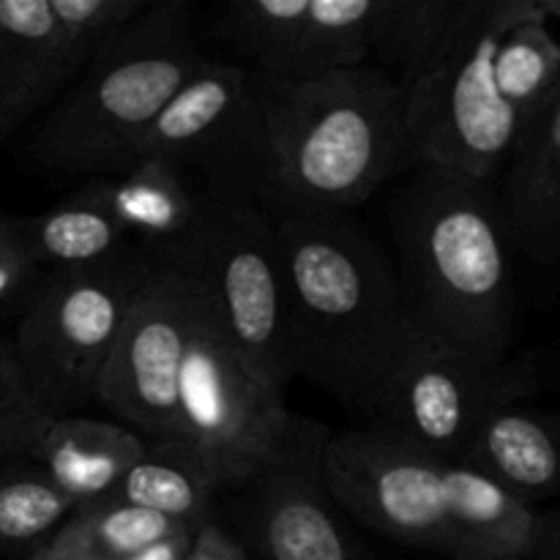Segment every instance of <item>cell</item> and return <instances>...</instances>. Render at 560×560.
<instances>
[{
  "label": "cell",
  "instance_id": "cell-14",
  "mask_svg": "<svg viewBox=\"0 0 560 560\" xmlns=\"http://www.w3.org/2000/svg\"><path fill=\"white\" fill-rule=\"evenodd\" d=\"M151 0H0V145L66 91L93 49Z\"/></svg>",
  "mask_w": 560,
  "mask_h": 560
},
{
  "label": "cell",
  "instance_id": "cell-29",
  "mask_svg": "<svg viewBox=\"0 0 560 560\" xmlns=\"http://www.w3.org/2000/svg\"><path fill=\"white\" fill-rule=\"evenodd\" d=\"M530 560H560V501L539 506L536 512V536Z\"/></svg>",
  "mask_w": 560,
  "mask_h": 560
},
{
  "label": "cell",
  "instance_id": "cell-30",
  "mask_svg": "<svg viewBox=\"0 0 560 560\" xmlns=\"http://www.w3.org/2000/svg\"><path fill=\"white\" fill-rule=\"evenodd\" d=\"M14 405H33V402L27 399L25 386H22L11 339L0 337V408H14Z\"/></svg>",
  "mask_w": 560,
  "mask_h": 560
},
{
  "label": "cell",
  "instance_id": "cell-22",
  "mask_svg": "<svg viewBox=\"0 0 560 560\" xmlns=\"http://www.w3.org/2000/svg\"><path fill=\"white\" fill-rule=\"evenodd\" d=\"M104 501L129 503L197 530L217 520L219 487L184 446L148 443L140 463L131 465Z\"/></svg>",
  "mask_w": 560,
  "mask_h": 560
},
{
  "label": "cell",
  "instance_id": "cell-15",
  "mask_svg": "<svg viewBox=\"0 0 560 560\" xmlns=\"http://www.w3.org/2000/svg\"><path fill=\"white\" fill-rule=\"evenodd\" d=\"M375 0H224L200 14L202 38L233 63L273 80H315L370 63Z\"/></svg>",
  "mask_w": 560,
  "mask_h": 560
},
{
  "label": "cell",
  "instance_id": "cell-5",
  "mask_svg": "<svg viewBox=\"0 0 560 560\" xmlns=\"http://www.w3.org/2000/svg\"><path fill=\"white\" fill-rule=\"evenodd\" d=\"M277 164L273 211H345L413 170L402 85L361 63L315 80L252 71ZM271 211V213H273Z\"/></svg>",
  "mask_w": 560,
  "mask_h": 560
},
{
  "label": "cell",
  "instance_id": "cell-11",
  "mask_svg": "<svg viewBox=\"0 0 560 560\" xmlns=\"http://www.w3.org/2000/svg\"><path fill=\"white\" fill-rule=\"evenodd\" d=\"M536 11L539 0H495L485 27L454 58L402 88L413 170L492 180L520 131V118L498 93L495 49Z\"/></svg>",
  "mask_w": 560,
  "mask_h": 560
},
{
  "label": "cell",
  "instance_id": "cell-10",
  "mask_svg": "<svg viewBox=\"0 0 560 560\" xmlns=\"http://www.w3.org/2000/svg\"><path fill=\"white\" fill-rule=\"evenodd\" d=\"M331 430L293 413L255 476L219 492L217 523L255 560H377L326 485Z\"/></svg>",
  "mask_w": 560,
  "mask_h": 560
},
{
  "label": "cell",
  "instance_id": "cell-2",
  "mask_svg": "<svg viewBox=\"0 0 560 560\" xmlns=\"http://www.w3.org/2000/svg\"><path fill=\"white\" fill-rule=\"evenodd\" d=\"M208 60L200 9L191 0H151L109 33L66 91L22 129V159L55 180L124 175L140 162L162 109Z\"/></svg>",
  "mask_w": 560,
  "mask_h": 560
},
{
  "label": "cell",
  "instance_id": "cell-8",
  "mask_svg": "<svg viewBox=\"0 0 560 560\" xmlns=\"http://www.w3.org/2000/svg\"><path fill=\"white\" fill-rule=\"evenodd\" d=\"M156 262L191 279L222 337L257 381L277 394L288 392L295 372L271 213L206 200L195 235Z\"/></svg>",
  "mask_w": 560,
  "mask_h": 560
},
{
  "label": "cell",
  "instance_id": "cell-25",
  "mask_svg": "<svg viewBox=\"0 0 560 560\" xmlns=\"http://www.w3.org/2000/svg\"><path fill=\"white\" fill-rule=\"evenodd\" d=\"M180 530L191 528L129 503L98 501L74 509L49 545L80 560H120Z\"/></svg>",
  "mask_w": 560,
  "mask_h": 560
},
{
  "label": "cell",
  "instance_id": "cell-1",
  "mask_svg": "<svg viewBox=\"0 0 560 560\" xmlns=\"http://www.w3.org/2000/svg\"><path fill=\"white\" fill-rule=\"evenodd\" d=\"M295 377L364 413L408 326L397 268L353 213L273 211Z\"/></svg>",
  "mask_w": 560,
  "mask_h": 560
},
{
  "label": "cell",
  "instance_id": "cell-3",
  "mask_svg": "<svg viewBox=\"0 0 560 560\" xmlns=\"http://www.w3.org/2000/svg\"><path fill=\"white\" fill-rule=\"evenodd\" d=\"M388 230L410 320L476 353L512 355L514 257L490 180L410 170L388 202Z\"/></svg>",
  "mask_w": 560,
  "mask_h": 560
},
{
  "label": "cell",
  "instance_id": "cell-19",
  "mask_svg": "<svg viewBox=\"0 0 560 560\" xmlns=\"http://www.w3.org/2000/svg\"><path fill=\"white\" fill-rule=\"evenodd\" d=\"M539 509L560 501V410L503 408L487 421L463 463Z\"/></svg>",
  "mask_w": 560,
  "mask_h": 560
},
{
  "label": "cell",
  "instance_id": "cell-23",
  "mask_svg": "<svg viewBox=\"0 0 560 560\" xmlns=\"http://www.w3.org/2000/svg\"><path fill=\"white\" fill-rule=\"evenodd\" d=\"M495 85L520 124L539 113L560 88V42L539 11L506 31L495 49Z\"/></svg>",
  "mask_w": 560,
  "mask_h": 560
},
{
  "label": "cell",
  "instance_id": "cell-4",
  "mask_svg": "<svg viewBox=\"0 0 560 560\" xmlns=\"http://www.w3.org/2000/svg\"><path fill=\"white\" fill-rule=\"evenodd\" d=\"M326 485L353 523L448 560H530L536 512L468 465L383 432H331Z\"/></svg>",
  "mask_w": 560,
  "mask_h": 560
},
{
  "label": "cell",
  "instance_id": "cell-33",
  "mask_svg": "<svg viewBox=\"0 0 560 560\" xmlns=\"http://www.w3.org/2000/svg\"><path fill=\"white\" fill-rule=\"evenodd\" d=\"M541 11L547 14V20H558L560 22V0H539Z\"/></svg>",
  "mask_w": 560,
  "mask_h": 560
},
{
  "label": "cell",
  "instance_id": "cell-16",
  "mask_svg": "<svg viewBox=\"0 0 560 560\" xmlns=\"http://www.w3.org/2000/svg\"><path fill=\"white\" fill-rule=\"evenodd\" d=\"M490 184L512 257L536 271H560V88L520 124Z\"/></svg>",
  "mask_w": 560,
  "mask_h": 560
},
{
  "label": "cell",
  "instance_id": "cell-13",
  "mask_svg": "<svg viewBox=\"0 0 560 560\" xmlns=\"http://www.w3.org/2000/svg\"><path fill=\"white\" fill-rule=\"evenodd\" d=\"M195 312V284L153 262L98 383L96 402L148 443H175L178 435V383Z\"/></svg>",
  "mask_w": 560,
  "mask_h": 560
},
{
  "label": "cell",
  "instance_id": "cell-9",
  "mask_svg": "<svg viewBox=\"0 0 560 560\" xmlns=\"http://www.w3.org/2000/svg\"><path fill=\"white\" fill-rule=\"evenodd\" d=\"M140 159L170 164L197 197L217 206L277 208V164L252 71L211 58L162 109Z\"/></svg>",
  "mask_w": 560,
  "mask_h": 560
},
{
  "label": "cell",
  "instance_id": "cell-7",
  "mask_svg": "<svg viewBox=\"0 0 560 560\" xmlns=\"http://www.w3.org/2000/svg\"><path fill=\"white\" fill-rule=\"evenodd\" d=\"M153 260L145 252L82 271L44 273L11 337L27 399L47 419L96 402L131 301Z\"/></svg>",
  "mask_w": 560,
  "mask_h": 560
},
{
  "label": "cell",
  "instance_id": "cell-12",
  "mask_svg": "<svg viewBox=\"0 0 560 560\" xmlns=\"http://www.w3.org/2000/svg\"><path fill=\"white\" fill-rule=\"evenodd\" d=\"M195 334L180 370L175 443L200 459L222 492L244 485L273 457L288 435L293 410L284 394L271 392L246 370L200 290L195 288Z\"/></svg>",
  "mask_w": 560,
  "mask_h": 560
},
{
  "label": "cell",
  "instance_id": "cell-17",
  "mask_svg": "<svg viewBox=\"0 0 560 560\" xmlns=\"http://www.w3.org/2000/svg\"><path fill=\"white\" fill-rule=\"evenodd\" d=\"M495 0H375L366 52L397 85L441 69L490 20Z\"/></svg>",
  "mask_w": 560,
  "mask_h": 560
},
{
  "label": "cell",
  "instance_id": "cell-31",
  "mask_svg": "<svg viewBox=\"0 0 560 560\" xmlns=\"http://www.w3.org/2000/svg\"><path fill=\"white\" fill-rule=\"evenodd\" d=\"M191 539H195V530H180V534L167 536V539L156 541V545L120 560H186L191 550Z\"/></svg>",
  "mask_w": 560,
  "mask_h": 560
},
{
  "label": "cell",
  "instance_id": "cell-24",
  "mask_svg": "<svg viewBox=\"0 0 560 560\" xmlns=\"http://www.w3.org/2000/svg\"><path fill=\"white\" fill-rule=\"evenodd\" d=\"M74 514V503L44 476L31 454L0 459V552L47 545Z\"/></svg>",
  "mask_w": 560,
  "mask_h": 560
},
{
  "label": "cell",
  "instance_id": "cell-27",
  "mask_svg": "<svg viewBox=\"0 0 560 560\" xmlns=\"http://www.w3.org/2000/svg\"><path fill=\"white\" fill-rule=\"evenodd\" d=\"M47 416L38 413L33 405L0 408V459L31 454L33 441L44 427Z\"/></svg>",
  "mask_w": 560,
  "mask_h": 560
},
{
  "label": "cell",
  "instance_id": "cell-6",
  "mask_svg": "<svg viewBox=\"0 0 560 560\" xmlns=\"http://www.w3.org/2000/svg\"><path fill=\"white\" fill-rule=\"evenodd\" d=\"M547 386L541 350L485 355L410 320L364 416L366 430L410 443L443 463H463L481 427Z\"/></svg>",
  "mask_w": 560,
  "mask_h": 560
},
{
  "label": "cell",
  "instance_id": "cell-20",
  "mask_svg": "<svg viewBox=\"0 0 560 560\" xmlns=\"http://www.w3.org/2000/svg\"><path fill=\"white\" fill-rule=\"evenodd\" d=\"M85 184L153 262L195 235L206 208V200L159 159H140L124 175Z\"/></svg>",
  "mask_w": 560,
  "mask_h": 560
},
{
  "label": "cell",
  "instance_id": "cell-28",
  "mask_svg": "<svg viewBox=\"0 0 560 560\" xmlns=\"http://www.w3.org/2000/svg\"><path fill=\"white\" fill-rule=\"evenodd\" d=\"M186 560H255L222 525L213 520V523L202 525L195 530V539H191V550Z\"/></svg>",
  "mask_w": 560,
  "mask_h": 560
},
{
  "label": "cell",
  "instance_id": "cell-18",
  "mask_svg": "<svg viewBox=\"0 0 560 560\" xmlns=\"http://www.w3.org/2000/svg\"><path fill=\"white\" fill-rule=\"evenodd\" d=\"M145 448V438L118 421L60 416L44 421L31 459L74 509H82L104 501Z\"/></svg>",
  "mask_w": 560,
  "mask_h": 560
},
{
  "label": "cell",
  "instance_id": "cell-26",
  "mask_svg": "<svg viewBox=\"0 0 560 560\" xmlns=\"http://www.w3.org/2000/svg\"><path fill=\"white\" fill-rule=\"evenodd\" d=\"M44 279L42 266L31 257L16 233L14 213L0 211V310L25 306Z\"/></svg>",
  "mask_w": 560,
  "mask_h": 560
},
{
  "label": "cell",
  "instance_id": "cell-21",
  "mask_svg": "<svg viewBox=\"0 0 560 560\" xmlns=\"http://www.w3.org/2000/svg\"><path fill=\"white\" fill-rule=\"evenodd\" d=\"M14 224L44 273L109 266L142 252L88 184L71 189L47 211L14 217Z\"/></svg>",
  "mask_w": 560,
  "mask_h": 560
},
{
  "label": "cell",
  "instance_id": "cell-32",
  "mask_svg": "<svg viewBox=\"0 0 560 560\" xmlns=\"http://www.w3.org/2000/svg\"><path fill=\"white\" fill-rule=\"evenodd\" d=\"M25 560H80V558L69 556V552L58 550V547H52V545H49V541H47V545H42V547H38V550H33L31 556H27Z\"/></svg>",
  "mask_w": 560,
  "mask_h": 560
}]
</instances>
